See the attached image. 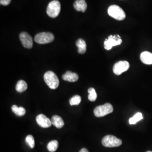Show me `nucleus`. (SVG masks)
I'll return each mask as SVG.
<instances>
[{"label":"nucleus","mask_w":152,"mask_h":152,"mask_svg":"<svg viewBox=\"0 0 152 152\" xmlns=\"http://www.w3.org/2000/svg\"><path fill=\"white\" fill-rule=\"evenodd\" d=\"M11 0H0L1 5L4 6H7L10 4Z\"/></svg>","instance_id":"obj_23"},{"label":"nucleus","mask_w":152,"mask_h":152,"mask_svg":"<svg viewBox=\"0 0 152 152\" xmlns=\"http://www.w3.org/2000/svg\"><path fill=\"white\" fill-rule=\"evenodd\" d=\"M54 39L53 34L50 32H41L36 35L34 41L39 44H49Z\"/></svg>","instance_id":"obj_6"},{"label":"nucleus","mask_w":152,"mask_h":152,"mask_svg":"<svg viewBox=\"0 0 152 152\" xmlns=\"http://www.w3.org/2000/svg\"><path fill=\"white\" fill-rule=\"evenodd\" d=\"M80 152H88V151L87 149H86V148H82L81 149Z\"/></svg>","instance_id":"obj_24"},{"label":"nucleus","mask_w":152,"mask_h":152,"mask_svg":"<svg viewBox=\"0 0 152 152\" xmlns=\"http://www.w3.org/2000/svg\"><path fill=\"white\" fill-rule=\"evenodd\" d=\"M130 68V64L127 61H120L116 63L113 68V71L115 75H120L123 72L127 71Z\"/></svg>","instance_id":"obj_8"},{"label":"nucleus","mask_w":152,"mask_h":152,"mask_svg":"<svg viewBox=\"0 0 152 152\" xmlns=\"http://www.w3.org/2000/svg\"><path fill=\"white\" fill-rule=\"evenodd\" d=\"M122 42V41L119 35H110L104 42V48L107 50H109L112 49L113 46L120 45Z\"/></svg>","instance_id":"obj_7"},{"label":"nucleus","mask_w":152,"mask_h":152,"mask_svg":"<svg viewBox=\"0 0 152 152\" xmlns=\"http://www.w3.org/2000/svg\"><path fill=\"white\" fill-rule=\"evenodd\" d=\"M81 102V97L79 95H75L69 100V103L71 105H78Z\"/></svg>","instance_id":"obj_21"},{"label":"nucleus","mask_w":152,"mask_h":152,"mask_svg":"<svg viewBox=\"0 0 152 152\" xmlns=\"http://www.w3.org/2000/svg\"><path fill=\"white\" fill-rule=\"evenodd\" d=\"M44 80L46 85L51 89L57 88L59 85V81L55 73L52 71H48L45 73Z\"/></svg>","instance_id":"obj_1"},{"label":"nucleus","mask_w":152,"mask_h":152,"mask_svg":"<svg viewBox=\"0 0 152 152\" xmlns=\"http://www.w3.org/2000/svg\"><path fill=\"white\" fill-rule=\"evenodd\" d=\"M26 141L28 144V145L31 148H33L34 147L35 142H34V137H33L32 135H28L26 138Z\"/></svg>","instance_id":"obj_22"},{"label":"nucleus","mask_w":152,"mask_h":152,"mask_svg":"<svg viewBox=\"0 0 152 152\" xmlns=\"http://www.w3.org/2000/svg\"><path fill=\"white\" fill-rule=\"evenodd\" d=\"M59 146V142L57 140H52L50 141L48 145L47 148L49 152H54L57 150Z\"/></svg>","instance_id":"obj_18"},{"label":"nucleus","mask_w":152,"mask_h":152,"mask_svg":"<svg viewBox=\"0 0 152 152\" xmlns=\"http://www.w3.org/2000/svg\"><path fill=\"white\" fill-rule=\"evenodd\" d=\"M19 38L23 46L27 49H31L33 46L32 37L27 32H22L19 35Z\"/></svg>","instance_id":"obj_9"},{"label":"nucleus","mask_w":152,"mask_h":152,"mask_svg":"<svg viewBox=\"0 0 152 152\" xmlns=\"http://www.w3.org/2000/svg\"><path fill=\"white\" fill-rule=\"evenodd\" d=\"M102 144L103 145L108 148H113L120 146L122 141V140L113 135H107L104 136L102 139Z\"/></svg>","instance_id":"obj_5"},{"label":"nucleus","mask_w":152,"mask_h":152,"mask_svg":"<svg viewBox=\"0 0 152 152\" xmlns=\"http://www.w3.org/2000/svg\"><path fill=\"white\" fill-rule=\"evenodd\" d=\"M76 44L77 47L78 49V53H80L81 54H83L86 53L87 46H86V42L83 39H81V38L78 39L76 41Z\"/></svg>","instance_id":"obj_14"},{"label":"nucleus","mask_w":152,"mask_h":152,"mask_svg":"<svg viewBox=\"0 0 152 152\" xmlns=\"http://www.w3.org/2000/svg\"><path fill=\"white\" fill-rule=\"evenodd\" d=\"M108 13L109 16L118 20H124L126 18L125 11L118 6L113 5L109 7Z\"/></svg>","instance_id":"obj_2"},{"label":"nucleus","mask_w":152,"mask_h":152,"mask_svg":"<svg viewBox=\"0 0 152 152\" xmlns=\"http://www.w3.org/2000/svg\"><path fill=\"white\" fill-rule=\"evenodd\" d=\"M51 122L52 125H54L58 129L62 128L64 125V122L62 118H61L60 116L57 115H55L52 117Z\"/></svg>","instance_id":"obj_15"},{"label":"nucleus","mask_w":152,"mask_h":152,"mask_svg":"<svg viewBox=\"0 0 152 152\" xmlns=\"http://www.w3.org/2000/svg\"><path fill=\"white\" fill-rule=\"evenodd\" d=\"M140 60L145 64H152V53L148 51L142 52L140 55Z\"/></svg>","instance_id":"obj_13"},{"label":"nucleus","mask_w":152,"mask_h":152,"mask_svg":"<svg viewBox=\"0 0 152 152\" xmlns=\"http://www.w3.org/2000/svg\"><path fill=\"white\" fill-rule=\"evenodd\" d=\"M143 118V116L141 113H137L135 115L131 117L129 120V124L130 125H134Z\"/></svg>","instance_id":"obj_19"},{"label":"nucleus","mask_w":152,"mask_h":152,"mask_svg":"<svg viewBox=\"0 0 152 152\" xmlns=\"http://www.w3.org/2000/svg\"><path fill=\"white\" fill-rule=\"evenodd\" d=\"M62 78L63 80H64L65 81L74 82L77 81L78 80L79 77L76 73L72 72L71 71H67L63 75Z\"/></svg>","instance_id":"obj_11"},{"label":"nucleus","mask_w":152,"mask_h":152,"mask_svg":"<svg viewBox=\"0 0 152 152\" xmlns=\"http://www.w3.org/2000/svg\"><path fill=\"white\" fill-rule=\"evenodd\" d=\"M147 152H152V151H147Z\"/></svg>","instance_id":"obj_25"},{"label":"nucleus","mask_w":152,"mask_h":152,"mask_svg":"<svg viewBox=\"0 0 152 152\" xmlns=\"http://www.w3.org/2000/svg\"><path fill=\"white\" fill-rule=\"evenodd\" d=\"M15 89L18 92H23L27 89V84L23 80H20L16 84Z\"/></svg>","instance_id":"obj_16"},{"label":"nucleus","mask_w":152,"mask_h":152,"mask_svg":"<svg viewBox=\"0 0 152 152\" xmlns=\"http://www.w3.org/2000/svg\"><path fill=\"white\" fill-rule=\"evenodd\" d=\"M36 122L37 124L42 128H48L52 125L51 120L43 114H39L37 116Z\"/></svg>","instance_id":"obj_10"},{"label":"nucleus","mask_w":152,"mask_h":152,"mask_svg":"<svg viewBox=\"0 0 152 152\" xmlns=\"http://www.w3.org/2000/svg\"><path fill=\"white\" fill-rule=\"evenodd\" d=\"M113 111V107L112 104L106 103L96 107L94 109V113L96 117H102L107 114L112 113Z\"/></svg>","instance_id":"obj_4"},{"label":"nucleus","mask_w":152,"mask_h":152,"mask_svg":"<svg viewBox=\"0 0 152 152\" xmlns=\"http://www.w3.org/2000/svg\"><path fill=\"white\" fill-rule=\"evenodd\" d=\"M12 111L18 116H23L26 114V109L23 107H18L16 105H14L11 107Z\"/></svg>","instance_id":"obj_17"},{"label":"nucleus","mask_w":152,"mask_h":152,"mask_svg":"<svg viewBox=\"0 0 152 152\" xmlns=\"http://www.w3.org/2000/svg\"><path fill=\"white\" fill-rule=\"evenodd\" d=\"M73 6L77 11L85 12L87 9V4L85 0H76Z\"/></svg>","instance_id":"obj_12"},{"label":"nucleus","mask_w":152,"mask_h":152,"mask_svg":"<svg viewBox=\"0 0 152 152\" xmlns=\"http://www.w3.org/2000/svg\"><path fill=\"white\" fill-rule=\"evenodd\" d=\"M88 92L89 94V95L88 96L89 100H90L91 102H95L97 98V94L96 93L95 90L94 88L91 87L88 88Z\"/></svg>","instance_id":"obj_20"},{"label":"nucleus","mask_w":152,"mask_h":152,"mask_svg":"<svg viewBox=\"0 0 152 152\" xmlns=\"http://www.w3.org/2000/svg\"><path fill=\"white\" fill-rule=\"evenodd\" d=\"M61 10L60 2L57 0L52 1L47 7V14L50 18H55L59 15Z\"/></svg>","instance_id":"obj_3"}]
</instances>
